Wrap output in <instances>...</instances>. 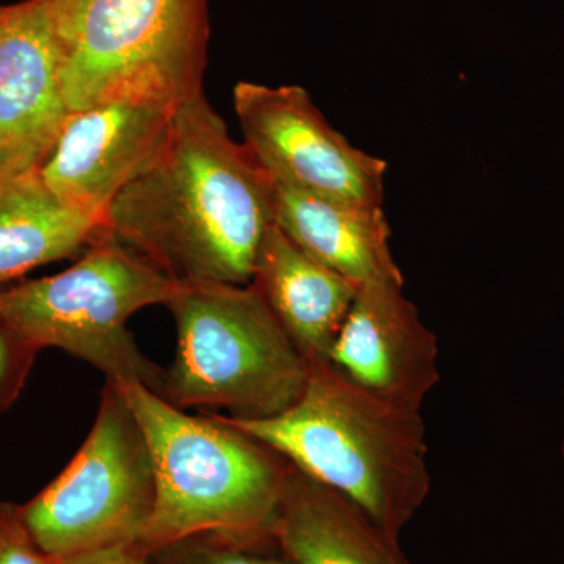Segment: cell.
Listing matches in <instances>:
<instances>
[{"instance_id": "6da1fadb", "label": "cell", "mask_w": 564, "mask_h": 564, "mask_svg": "<svg viewBox=\"0 0 564 564\" xmlns=\"http://www.w3.org/2000/svg\"><path fill=\"white\" fill-rule=\"evenodd\" d=\"M274 196L270 174L202 93L182 104L154 161L111 203L106 232L174 282L250 284Z\"/></svg>"}, {"instance_id": "7a4b0ae2", "label": "cell", "mask_w": 564, "mask_h": 564, "mask_svg": "<svg viewBox=\"0 0 564 564\" xmlns=\"http://www.w3.org/2000/svg\"><path fill=\"white\" fill-rule=\"evenodd\" d=\"M223 417L358 505L395 540L432 489L421 411L377 399L328 362L311 364L299 399L280 414Z\"/></svg>"}, {"instance_id": "3957f363", "label": "cell", "mask_w": 564, "mask_h": 564, "mask_svg": "<svg viewBox=\"0 0 564 564\" xmlns=\"http://www.w3.org/2000/svg\"><path fill=\"white\" fill-rule=\"evenodd\" d=\"M115 386L154 469V507L140 544L155 552L198 536L274 541L291 464L221 414H187L143 383Z\"/></svg>"}, {"instance_id": "277c9868", "label": "cell", "mask_w": 564, "mask_h": 564, "mask_svg": "<svg viewBox=\"0 0 564 564\" xmlns=\"http://www.w3.org/2000/svg\"><path fill=\"white\" fill-rule=\"evenodd\" d=\"M166 307L177 337L158 392L166 402L263 419L299 399L310 364L252 282H177Z\"/></svg>"}, {"instance_id": "5b68a950", "label": "cell", "mask_w": 564, "mask_h": 564, "mask_svg": "<svg viewBox=\"0 0 564 564\" xmlns=\"http://www.w3.org/2000/svg\"><path fill=\"white\" fill-rule=\"evenodd\" d=\"M69 113L129 96L203 93L209 0H51Z\"/></svg>"}, {"instance_id": "8992f818", "label": "cell", "mask_w": 564, "mask_h": 564, "mask_svg": "<svg viewBox=\"0 0 564 564\" xmlns=\"http://www.w3.org/2000/svg\"><path fill=\"white\" fill-rule=\"evenodd\" d=\"M177 282L139 252L104 236L52 276L0 291V317L33 347L58 348L106 375L159 392L163 370L128 329L133 314L170 302Z\"/></svg>"}, {"instance_id": "52a82bcc", "label": "cell", "mask_w": 564, "mask_h": 564, "mask_svg": "<svg viewBox=\"0 0 564 564\" xmlns=\"http://www.w3.org/2000/svg\"><path fill=\"white\" fill-rule=\"evenodd\" d=\"M154 469L140 423L118 386L107 383L87 440L68 466L17 507L44 554L68 560L139 543L154 507Z\"/></svg>"}, {"instance_id": "ba28073f", "label": "cell", "mask_w": 564, "mask_h": 564, "mask_svg": "<svg viewBox=\"0 0 564 564\" xmlns=\"http://www.w3.org/2000/svg\"><path fill=\"white\" fill-rule=\"evenodd\" d=\"M232 101L245 147L274 184L323 198L383 204V159L352 147L303 87L239 82Z\"/></svg>"}, {"instance_id": "9c48e42d", "label": "cell", "mask_w": 564, "mask_h": 564, "mask_svg": "<svg viewBox=\"0 0 564 564\" xmlns=\"http://www.w3.org/2000/svg\"><path fill=\"white\" fill-rule=\"evenodd\" d=\"M181 101L129 96L73 111L40 166L62 203L106 220L111 203L159 154Z\"/></svg>"}, {"instance_id": "30bf717a", "label": "cell", "mask_w": 564, "mask_h": 564, "mask_svg": "<svg viewBox=\"0 0 564 564\" xmlns=\"http://www.w3.org/2000/svg\"><path fill=\"white\" fill-rule=\"evenodd\" d=\"M68 115L51 0L0 6V181L39 170Z\"/></svg>"}, {"instance_id": "8fae6325", "label": "cell", "mask_w": 564, "mask_h": 564, "mask_svg": "<svg viewBox=\"0 0 564 564\" xmlns=\"http://www.w3.org/2000/svg\"><path fill=\"white\" fill-rule=\"evenodd\" d=\"M400 282L359 288L328 364L377 399L421 411L440 383V344Z\"/></svg>"}, {"instance_id": "7c38bea8", "label": "cell", "mask_w": 564, "mask_h": 564, "mask_svg": "<svg viewBox=\"0 0 564 564\" xmlns=\"http://www.w3.org/2000/svg\"><path fill=\"white\" fill-rule=\"evenodd\" d=\"M251 282L307 364L328 362L361 285L315 261L276 223L263 239Z\"/></svg>"}, {"instance_id": "4fadbf2b", "label": "cell", "mask_w": 564, "mask_h": 564, "mask_svg": "<svg viewBox=\"0 0 564 564\" xmlns=\"http://www.w3.org/2000/svg\"><path fill=\"white\" fill-rule=\"evenodd\" d=\"M276 185V184H274ZM274 223L304 252L358 285L404 284L381 206L323 198L276 185Z\"/></svg>"}, {"instance_id": "5bb4252c", "label": "cell", "mask_w": 564, "mask_h": 564, "mask_svg": "<svg viewBox=\"0 0 564 564\" xmlns=\"http://www.w3.org/2000/svg\"><path fill=\"white\" fill-rule=\"evenodd\" d=\"M273 540L289 564H413L358 505L292 466Z\"/></svg>"}, {"instance_id": "9a60e30c", "label": "cell", "mask_w": 564, "mask_h": 564, "mask_svg": "<svg viewBox=\"0 0 564 564\" xmlns=\"http://www.w3.org/2000/svg\"><path fill=\"white\" fill-rule=\"evenodd\" d=\"M104 236L106 220L62 203L40 169L0 181V288L73 258Z\"/></svg>"}, {"instance_id": "2e32d148", "label": "cell", "mask_w": 564, "mask_h": 564, "mask_svg": "<svg viewBox=\"0 0 564 564\" xmlns=\"http://www.w3.org/2000/svg\"><path fill=\"white\" fill-rule=\"evenodd\" d=\"M39 352L0 317V413L21 395Z\"/></svg>"}, {"instance_id": "e0dca14e", "label": "cell", "mask_w": 564, "mask_h": 564, "mask_svg": "<svg viewBox=\"0 0 564 564\" xmlns=\"http://www.w3.org/2000/svg\"><path fill=\"white\" fill-rule=\"evenodd\" d=\"M0 564H61L33 543L17 516V507L0 510Z\"/></svg>"}, {"instance_id": "ac0fdd59", "label": "cell", "mask_w": 564, "mask_h": 564, "mask_svg": "<svg viewBox=\"0 0 564 564\" xmlns=\"http://www.w3.org/2000/svg\"><path fill=\"white\" fill-rule=\"evenodd\" d=\"M220 544L204 552L195 564H289L274 541L242 543L218 538Z\"/></svg>"}, {"instance_id": "d6986e66", "label": "cell", "mask_w": 564, "mask_h": 564, "mask_svg": "<svg viewBox=\"0 0 564 564\" xmlns=\"http://www.w3.org/2000/svg\"><path fill=\"white\" fill-rule=\"evenodd\" d=\"M150 554L151 551H148L143 544H120L73 556V558L63 560L61 564H152Z\"/></svg>"}, {"instance_id": "ffe728a7", "label": "cell", "mask_w": 564, "mask_h": 564, "mask_svg": "<svg viewBox=\"0 0 564 564\" xmlns=\"http://www.w3.org/2000/svg\"><path fill=\"white\" fill-rule=\"evenodd\" d=\"M562 455H563V458H564V436H563V443H562Z\"/></svg>"}, {"instance_id": "44dd1931", "label": "cell", "mask_w": 564, "mask_h": 564, "mask_svg": "<svg viewBox=\"0 0 564 564\" xmlns=\"http://www.w3.org/2000/svg\"><path fill=\"white\" fill-rule=\"evenodd\" d=\"M2 507H3V505H2V503H0V510H2Z\"/></svg>"}]
</instances>
